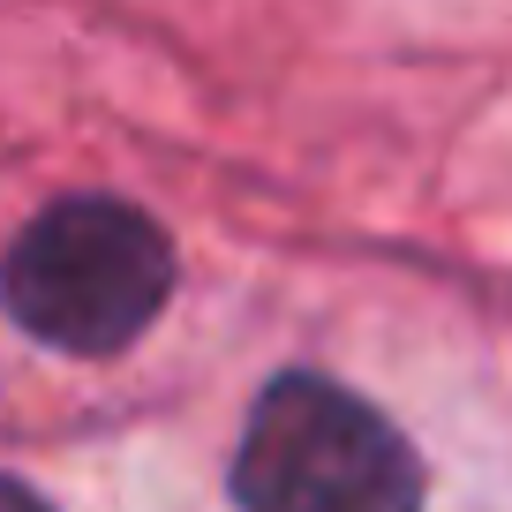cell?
Here are the masks:
<instances>
[{
  "label": "cell",
  "instance_id": "cell-2",
  "mask_svg": "<svg viewBox=\"0 0 512 512\" xmlns=\"http://www.w3.org/2000/svg\"><path fill=\"white\" fill-rule=\"evenodd\" d=\"M241 512H422V460L369 400L324 377H279L234 452Z\"/></svg>",
  "mask_w": 512,
  "mask_h": 512
},
{
  "label": "cell",
  "instance_id": "cell-1",
  "mask_svg": "<svg viewBox=\"0 0 512 512\" xmlns=\"http://www.w3.org/2000/svg\"><path fill=\"white\" fill-rule=\"evenodd\" d=\"M174 294V241L121 196H68L38 211L0 264V302L61 354H121Z\"/></svg>",
  "mask_w": 512,
  "mask_h": 512
},
{
  "label": "cell",
  "instance_id": "cell-3",
  "mask_svg": "<svg viewBox=\"0 0 512 512\" xmlns=\"http://www.w3.org/2000/svg\"><path fill=\"white\" fill-rule=\"evenodd\" d=\"M0 512H53V505H46L38 490H23V482H8V475H0Z\"/></svg>",
  "mask_w": 512,
  "mask_h": 512
}]
</instances>
